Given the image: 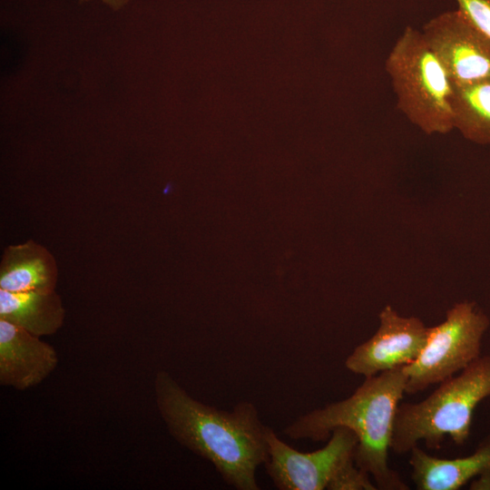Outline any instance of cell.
<instances>
[{
	"instance_id": "cell-1",
	"label": "cell",
	"mask_w": 490,
	"mask_h": 490,
	"mask_svg": "<svg viewBox=\"0 0 490 490\" xmlns=\"http://www.w3.org/2000/svg\"><path fill=\"white\" fill-rule=\"evenodd\" d=\"M153 389L159 414L180 445L209 461L228 485L260 489L256 471L268 456V426L253 403L218 409L193 398L165 370L157 371Z\"/></svg>"
},
{
	"instance_id": "cell-2",
	"label": "cell",
	"mask_w": 490,
	"mask_h": 490,
	"mask_svg": "<svg viewBox=\"0 0 490 490\" xmlns=\"http://www.w3.org/2000/svg\"><path fill=\"white\" fill-rule=\"evenodd\" d=\"M406 381L403 368L366 377L348 397L299 416L283 432L291 439L323 441L336 428H348L358 437L355 463L372 477L377 489L407 490L388 464L396 412L406 394Z\"/></svg>"
},
{
	"instance_id": "cell-3",
	"label": "cell",
	"mask_w": 490,
	"mask_h": 490,
	"mask_svg": "<svg viewBox=\"0 0 490 490\" xmlns=\"http://www.w3.org/2000/svg\"><path fill=\"white\" fill-rule=\"evenodd\" d=\"M490 397V355L480 356L458 375L439 383L425 399L399 404L390 450L409 453L424 441L439 449L446 436L457 446L468 440L475 407Z\"/></svg>"
},
{
	"instance_id": "cell-4",
	"label": "cell",
	"mask_w": 490,
	"mask_h": 490,
	"mask_svg": "<svg viewBox=\"0 0 490 490\" xmlns=\"http://www.w3.org/2000/svg\"><path fill=\"white\" fill-rule=\"evenodd\" d=\"M397 108L426 134L454 129L453 83L422 33L407 26L386 61Z\"/></svg>"
},
{
	"instance_id": "cell-5",
	"label": "cell",
	"mask_w": 490,
	"mask_h": 490,
	"mask_svg": "<svg viewBox=\"0 0 490 490\" xmlns=\"http://www.w3.org/2000/svg\"><path fill=\"white\" fill-rule=\"evenodd\" d=\"M487 315L472 301L456 303L444 321L427 328L416 358L403 368L406 394L414 395L439 384L467 368L481 356Z\"/></svg>"
},
{
	"instance_id": "cell-6",
	"label": "cell",
	"mask_w": 490,
	"mask_h": 490,
	"mask_svg": "<svg viewBox=\"0 0 490 490\" xmlns=\"http://www.w3.org/2000/svg\"><path fill=\"white\" fill-rule=\"evenodd\" d=\"M327 445L309 453L299 452L279 438L267 426L266 472L279 490H323L349 461L354 460L357 436L348 428L338 427Z\"/></svg>"
},
{
	"instance_id": "cell-7",
	"label": "cell",
	"mask_w": 490,
	"mask_h": 490,
	"mask_svg": "<svg viewBox=\"0 0 490 490\" xmlns=\"http://www.w3.org/2000/svg\"><path fill=\"white\" fill-rule=\"evenodd\" d=\"M422 34L453 84L490 78V39L459 9L432 18L424 25Z\"/></svg>"
},
{
	"instance_id": "cell-8",
	"label": "cell",
	"mask_w": 490,
	"mask_h": 490,
	"mask_svg": "<svg viewBox=\"0 0 490 490\" xmlns=\"http://www.w3.org/2000/svg\"><path fill=\"white\" fill-rule=\"evenodd\" d=\"M378 318L374 335L356 347L345 360L347 369L365 378L410 364L426 339L428 328L419 318L401 316L387 305Z\"/></svg>"
},
{
	"instance_id": "cell-9",
	"label": "cell",
	"mask_w": 490,
	"mask_h": 490,
	"mask_svg": "<svg viewBox=\"0 0 490 490\" xmlns=\"http://www.w3.org/2000/svg\"><path fill=\"white\" fill-rule=\"evenodd\" d=\"M58 356L50 344L0 318V384L24 390L42 383L56 368Z\"/></svg>"
},
{
	"instance_id": "cell-10",
	"label": "cell",
	"mask_w": 490,
	"mask_h": 490,
	"mask_svg": "<svg viewBox=\"0 0 490 490\" xmlns=\"http://www.w3.org/2000/svg\"><path fill=\"white\" fill-rule=\"evenodd\" d=\"M409 453L411 477L418 490H458L473 479L490 475V435L463 457L440 458L418 446Z\"/></svg>"
},
{
	"instance_id": "cell-11",
	"label": "cell",
	"mask_w": 490,
	"mask_h": 490,
	"mask_svg": "<svg viewBox=\"0 0 490 490\" xmlns=\"http://www.w3.org/2000/svg\"><path fill=\"white\" fill-rule=\"evenodd\" d=\"M58 268L54 255L34 240L5 248L0 289L9 292L54 291Z\"/></svg>"
},
{
	"instance_id": "cell-12",
	"label": "cell",
	"mask_w": 490,
	"mask_h": 490,
	"mask_svg": "<svg viewBox=\"0 0 490 490\" xmlns=\"http://www.w3.org/2000/svg\"><path fill=\"white\" fill-rule=\"evenodd\" d=\"M65 309L55 291L9 292L0 289V318L37 336H49L64 325Z\"/></svg>"
},
{
	"instance_id": "cell-13",
	"label": "cell",
	"mask_w": 490,
	"mask_h": 490,
	"mask_svg": "<svg viewBox=\"0 0 490 490\" xmlns=\"http://www.w3.org/2000/svg\"><path fill=\"white\" fill-rule=\"evenodd\" d=\"M454 129L467 140L490 144V78L453 84Z\"/></svg>"
},
{
	"instance_id": "cell-14",
	"label": "cell",
	"mask_w": 490,
	"mask_h": 490,
	"mask_svg": "<svg viewBox=\"0 0 490 490\" xmlns=\"http://www.w3.org/2000/svg\"><path fill=\"white\" fill-rule=\"evenodd\" d=\"M371 476L360 469L355 460L348 462L331 479L327 489L329 490H376Z\"/></svg>"
},
{
	"instance_id": "cell-15",
	"label": "cell",
	"mask_w": 490,
	"mask_h": 490,
	"mask_svg": "<svg viewBox=\"0 0 490 490\" xmlns=\"http://www.w3.org/2000/svg\"><path fill=\"white\" fill-rule=\"evenodd\" d=\"M458 9L490 39V0H456Z\"/></svg>"
},
{
	"instance_id": "cell-16",
	"label": "cell",
	"mask_w": 490,
	"mask_h": 490,
	"mask_svg": "<svg viewBox=\"0 0 490 490\" xmlns=\"http://www.w3.org/2000/svg\"><path fill=\"white\" fill-rule=\"evenodd\" d=\"M81 2H86L89 0H79ZM103 3L110 6L113 10H119L124 6L129 0H101Z\"/></svg>"
}]
</instances>
